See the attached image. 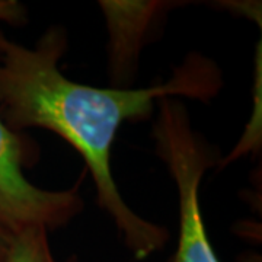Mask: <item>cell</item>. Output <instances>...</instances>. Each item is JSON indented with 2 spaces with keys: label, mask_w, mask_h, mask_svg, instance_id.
Here are the masks:
<instances>
[{
  "label": "cell",
  "mask_w": 262,
  "mask_h": 262,
  "mask_svg": "<svg viewBox=\"0 0 262 262\" xmlns=\"http://www.w3.org/2000/svg\"><path fill=\"white\" fill-rule=\"evenodd\" d=\"M67 31L53 25L35 47L0 32V118L15 133L44 128L60 136L82 156L96 189V201L134 259L143 261L169 242L166 226L136 213L122 198L111 170V150L124 122L147 121L162 98L208 103L222 92L220 66L201 53H188L168 80L140 89L96 88L66 77L60 60Z\"/></svg>",
  "instance_id": "cell-1"
},
{
  "label": "cell",
  "mask_w": 262,
  "mask_h": 262,
  "mask_svg": "<svg viewBox=\"0 0 262 262\" xmlns=\"http://www.w3.org/2000/svg\"><path fill=\"white\" fill-rule=\"evenodd\" d=\"M151 139L178 195V242L168 262H222L207 234L200 203L204 175L217 168L222 158L219 149L192 127L187 106L178 98L158 101Z\"/></svg>",
  "instance_id": "cell-2"
},
{
  "label": "cell",
  "mask_w": 262,
  "mask_h": 262,
  "mask_svg": "<svg viewBox=\"0 0 262 262\" xmlns=\"http://www.w3.org/2000/svg\"><path fill=\"white\" fill-rule=\"evenodd\" d=\"M38 158L35 140L12 131L0 118V226L10 234L34 226L53 232L83 211L80 179L67 189H44L25 177Z\"/></svg>",
  "instance_id": "cell-3"
},
{
  "label": "cell",
  "mask_w": 262,
  "mask_h": 262,
  "mask_svg": "<svg viewBox=\"0 0 262 262\" xmlns=\"http://www.w3.org/2000/svg\"><path fill=\"white\" fill-rule=\"evenodd\" d=\"M98 5L108 32L106 72L111 88L130 89L139 73L141 51L169 13L188 2L101 0Z\"/></svg>",
  "instance_id": "cell-4"
},
{
  "label": "cell",
  "mask_w": 262,
  "mask_h": 262,
  "mask_svg": "<svg viewBox=\"0 0 262 262\" xmlns=\"http://www.w3.org/2000/svg\"><path fill=\"white\" fill-rule=\"evenodd\" d=\"M256 61H255V84H253V110L252 115L249 122L245 125V131L242 137L239 139L237 144L232 149L230 153H227L226 156L220 158L217 163V169H226L229 165H232L236 160L242 159L248 155H258L262 146V108H261V99H262V84H261V42H258L256 47Z\"/></svg>",
  "instance_id": "cell-5"
},
{
  "label": "cell",
  "mask_w": 262,
  "mask_h": 262,
  "mask_svg": "<svg viewBox=\"0 0 262 262\" xmlns=\"http://www.w3.org/2000/svg\"><path fill=\"white\" fill-rule=\"evenodd\" d=\"M48 233L46 227L34 226L12 234L8 262H79L76 255L58 261L53 252Z\"/></svg>",
  "instance_id": "cell-6"
},
{
  "label": "cell",
  "mask_w": 262,
  "mask_h": 262,
  "mask_svg": "<svg viewBox=\"0 0 262 262\" xmlns=\"http://www.w3.org/2000/svg\"><path fill=\"white\" fill-rule=\"evenodd\" d=\"M211 5H217L219 9L226 10L233 16L248 19L255 25H258V28H261L262 8L259 0L258 2H255V0H222V2L211 3Z\"/></svg>",
  "instance_id": "cell-7"
},
{
  "label": "cell",
  "mask_w": 262,
  "mask_h": 262,
  "mask_svg": "<svg viewBox=\"0 0 262 262\" xmlns=\"http://www.w3.org/2000/svg\"><path fill=\"white\" fill-rule=\"evenodd\" d=\"M28 20L27 8L16 0H0V22L24 25Z\"/></svg>",
  "instance_id": "cell-8"
},
{
  "label": "cell",
  "mask_w": 262,
  "mask_h": 262,
  "mask_svg": "<svg viewBox=\"0 0 262 262\" xmlns=\"http://www.w3.org/2000/svg\"><path fill=\"white\" fill-rule=\"evenodd\" d=\"M10 237H12V234L8 233V232L0 226V262H8Z\"/></svg>",
  "instance_id": "cell-9"
}]
</instances>
